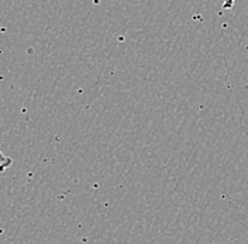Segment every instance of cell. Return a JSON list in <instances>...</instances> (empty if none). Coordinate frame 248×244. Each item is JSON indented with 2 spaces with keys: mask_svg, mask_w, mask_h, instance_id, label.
I'll list each match as a JSON object with an SVG mask.
<instances>
[{
  "mask_svg": "<svg viewBox=\"0 0 248 244\" xmlns=\"http://www.w3.org/2000/svg\"><path fill=\"white\" fill-rule=\"evenodd\" d=\"M9 165H12V158L6 157L4 154L0 151V171L3 172Z\"/></svg>",
  "mask_w": 248,
  "mask_h": 244,
  "instance_id": "1",
  "label": "cell"
}]
</instances>
